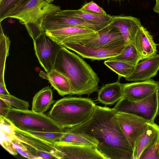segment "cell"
<instances>
[{
    "label": "cell",
    "instance_id": "1",
    "mask_svg": "<svg viewBox=\"0 0 159 159\" xmlns=\"http://www.w3.org/2000/svg\"><path fill=\"white\" fill-rule=\"evenodd\" d=\"M66 130L96 140L97 149L107 159H133V148L123 133L113 108L96 105L88 120Z\"/></svg>",
    "mask_w": 159,
    "mask_h": 159
},
{
    "label": "cell",
    "instance_id": "2",
    "mask_svg": "<svg viewBox=\"0 0 159 159\" xmlns=\"http://www.w3.org/2000/svg\"><path fill=\"white\" fill-rule=\"evenodd\" d=\"M69 80L71 94L90 95L98 90L99 79L89 64L63 46L59 51L54 68Z\"/></svg>",
    "mask_w": 159,
    "mask_h": 159
},
{
    "label": "cell",
    "instance_id": "3",
    "mask_svg": "<svg viewBox=\"0 0 159 159\" xmlns=\"http://www.w3.org/2000/svg\"><path fill=\"white\" fill-rule=\"evenodd\" d=\"M96 105L89 98L67 97L55 102L47 115L61 128H71L88 120Z\"/></svg>",
    "mask_w": 159,
    "mask_h": 159
},
{
    "label": "cell",
    "instance_id": "4",
    "mask_svg": "<svg viewBox=\"0 0 159 159\" xmlns=\"http://www.w3.org/2000/svg\"><path fill=\"white\" fill-rule=\"evenodd\" d=\"M61 10V7L44 0H30L13 12L8 18L18 20L26 28L33 40L45 33L42 23L48 14Z\"/></svg>",
    "mask_w": 159,
    "mask_h": 159
},
{
    "label": "cell",
    "instance_id": "5",
    "mask_svg": "<svg viewBox=\"0 0 159 159\" xmlns=\"http://www.w3.org/2000/svg\"><path fill=\"white\" fill-rule=\"evenodd\" d=\"M17 128L28 131L64 132L48 115L32 110H21L12 107L6 117Z\"/></svg>",
    "mask_w": 159,
    "mask_h": 159
},
{
    "label": "cell",
    "instance_id": "6",
    "mask_svg": "<svg viewBox=\"0 0 159 159\" xmlns=\"http://www.w3.org/2000/svg\"><path fill=\"white\" fill-rule=\"evenodd\" d=\"M65 43H74L99 49H109L125 45L124 39L120 31L110 24L98 32L66 39L61 45Z\"/></svg>",
    "mask_w": 159,
    "mask_h": 159
},
{
    "label": "cell",
    "instance_id": "7",
    "mask_svg": "<svg viewBox=\"0 0 159 159\" xmlns=\"http://www.w3.org/2000/svg\"><path fill=\"white\" fill-rule=\"evenodd\" d=\"M116 112L131 114L145 119L150 123L154 122L159 112V91L149 97L138 101L129 100L124 96L113 108Z\"/></svg>",
    "mask_w": 159,
    "mask_h": 159
},
{
    "label": "cell",
    "instance_id": "8",
    "mask_svg": "<svg viewBox=\"0 0 159 159\" xmlns=\"http://www.w3.org/2000/svg\"><path fill=\"white\" fill-rule=\"evenodd\" d=\"M15 132L16 138L25 146L34 159H63L55 144L45 141L16 126Z\"/></svg>",
    "mask_w": 159,
    "mask_h": 159
},
{
    "label": "cell",
    "instance_id": "9",
    "mask_svg": "<svg viewBox=\"0 0 159 159\" xmlns=\"http://www.w3.org/2000/svg\"><path fill=\"white\" fill-rule=\"evenodd\" d=\"M107 25L66 15L62 12L61 9L48 14L42 23L44 32L69 27L86 28L98 32Z\"/></svg>",
    "mask_w": 159,
    "mask_h": 159
},
{
    "label": "cell",
    "instance_id": "10",
    "mask_svg": "<svg viewBox=\"0 0 159 159\" xmlns=\"http://www.w3.org/2000/svg\"><path fill=\"white\" fill-rule=\"evenodd\" d=\"M34 50L39 61L46 73L54 68L57 56L63 45L45 33L33 40Z\"/></svg>",
    "mask_w": 159,
    "mask_h": 159
},
{
    "label": "cell",
    "instance_id": "11",
    "mask_svg": "<svg viewBox=\"0 0 159 159\" xmlns=\"http://www.w3.org/2000/svg\"><path fill=\"white\" fill-rule=\"evenodd\" d=\"M116 114L120 127L129 142L134 148L149 122L131 114L122 112H116Z\"/></svg>",
    "mask_w": 159,
    "mask_h": 159
},
{
    "label": "cell",
    "instance_id": "12",
    "mask_svg": "<svg viewBox=\"0 0 159 159\" xmlns=\"http://www.w3.org/2000/svg\"><path fill=\"white\" fill-rule=\"evenodd\" d=\"M62 45L83 58L93 61L107 59L115 57L122 51L125 46L122 45L109 49H99L74 43H65Z\"/></svg>",
    "mask_w": 159,
    "mask_h": 159
},
{
    "label": "cell",
    "instance_id": "13",
    "mask_svg": "<svg viewBox=\"0 0 159 159\" xmlns=\"http://www.w3.org/2000/svg\"><path fill=\"white\" fill-rule=\"evenodd\" d=\"M63 159H107L96 148L59 142L55 144Z\"/></svg>",
    "mask_w": 159,
    "mask_h": 159
},
{
    "label": "cell",
    "instance_id": "14",
    "mask_svg": "<svg viewBox=\"0 0 159 159\" xmlns=\"http://www.w3.org/2000/svg\"><path fill=\"white\" fill-rule=\"evenodd\" d=\"M124 96L132 101L140 100L159 91V82L151 79L124 84Z\"/></svg>",
    "mask_w": 159,
    "mask_h": 159
},
{
    "label": "cell",
    "instance_id": "15",
    "mask_svg": "<svg viewBox=\"0 0 159 159\" xmlns=\"http://www.w3.org/2000/svg\"><path fill=\"white\" fill-rule=\"evenodd\" d=\"M159 70V54L155 55L141 60L135 66L131 75L125 78L127 81H145L155 76Z\"/></svg>",
    "mask_w": 159,
    "mask_h": 159
},
{
    "label": "cell",
    "instance_id": "16",
    "mask_svg": "<svg viewBox=\"0 0 159 159\" xmlns=\"http://www.w3.org/2000/svg\"><path fill=\"white\" fill-rule=\"evenodd\" d=\"M110 24L119 30L125 41V45L134 42L136 35L142 26L137 18L131 16H113Z\"/></svg>",
    "mask_w": 159,
    "mask_h": 159
},
{
    "label": "cell",
    "instance_id": "17",
    "mask_svg": "<svg viewBox=\"0 0 159 159\" xmlns=\"http://www.w3.org/2000/svg\"><path fill=\"white\" fill-rule=\"evenodd\" d=\"M159 141V126L154 122H148L133 148V159H139L146 148Z\"/></svg>",
    "mask_w": 159,
    "mask_h": 159
},
{
    "label": "cell",
    "instance_id": "18",
    "mask_svg": "<svg viewBox=\"0 0 159 159\" xmlns=\"http://www.w3.org/2000/svg\"><path fill=\"white\" fill-rule=\"evenodd\" d=\"M134 43L138 52L140 60L157 53V45L152 36L142 26L134 38Z\"/></svg>",
    "mask_w": 159,
    "mask_h": 159
},
{
    "label": "cell",
    "instance_id": "19",
    "mask_svg": "<svg viewBox=\"0 0 159 159\" xmlns=\"http://www.w3.org/2000/svg\"><path fill=\"white\" fill-rule=\"evenodd\" d=\"M106 84L98 91L97 100L105 105H112L118 102L124 95V84L119 82Z\"/></svg>",
    "mask_w": 159,
    "mask_h": 159
},
{
    "label": "cell",
    "instance_id": "20",
    "mask_svg": "<svg viewBox=\"0 0 159 159\" xmlns=\"http://www.w3.org/2000/svg\"><path fill=\"white\" fill-rule=\"evenodd\" d=\"M39 75L48 80L60 95L64 96L71 94L70 85L68 80L64 75L55 69L52 70L47 73L41 71Z\"/></svg>",
    "mask_w": 159,
    "mask_h": 159
},
{
    "label": "cell",
    "instance_id": "21",
    "mask_svg": "<svg viewBox=\"0 0 159 159\" xmlns=\"http://www.w3.org/2000/svg\"><path fill=\"white\" fill-rule=\"evenodd\" d=\"M95 32H96L87 28L69 27L57 30L47 31L45 33L54 41L61 44L64 41L70 38Z\"/></svg>",
    "mask_w": 159,
    "mask_h": 159
},
{
    "label": "cell",
    "instance_id": "22",
    "mask_svg": "<svg viewBox=\"0 0 159 159\" xmlns=\"http://www.w3.org/2000/svg\"><path fill=\"white\" fill-rule=\"evenodd\" d=\"M55 102L52 90L50 87L48 86L42 88L34 97L32 110L38 113H44Z\"/></svg>",
    "mask_w": 159,
    "mask_h": 159
},
{
    "label": "cell",
    "instance_id": "23",
    "mask_svg": "<svg viewBox=\"0 0 159 159\" xmlns=\"http://www.w3.org/2000/svg\"><path fill=\"white\" fill-rule=\"evenodd\" d=\"M61 11L64 14L70 16L107 25L110 24L112 19V16L109 15L96 14L83 11L79 9L77 10H61Z\"/></svg>",
    "mask_w": 159,
    "mask_h": 159
},
{
    "label": "cell",
    "instance_id": "24",
    "mask_svg": "<svg viewBox=\"0 0 159 159\" xmlns=\"http://www.w3.org/2000/svg\"><path fill=\"white\" fill-rule=\"evenodd\" d=\"M60 142L77 145H86L97 148L98 142L86 135L65 130Z\"/></svg>",
    "mask_w": 159,
    "mask_h": 159
},
{
    "label": "cell",
    "instance_id": "25",
    "mask_svg": "<svg viewBox=\"0 0 159 159\" xmlns=\"http://www.w3.org/2000/svg\"><path fill=\"white\" fill-rule=\"evenodd\" d=\"M107 59L121 61L135 66L140 61L134 42L128 43L119 54Z\"/></svg>",
    "mask_w": 159,
    "mask_h": 159
},
{
    "label": "cell",
    "instance_id": "26",
    "mask_svg": "<svg viewBox=\"0 0 159 159\" xmlns=\"http://www.w3.org/2000/svg\"><path fill=\"white\" fill-rule=\"evenodd\" d=\"M104 64L110 69L118 75V78H125L129 76L134 70L135 66L118 60L107 59Z\"/></svg>",
    "mask_w": 159,
    "mask_h": 159
},
{
    "label": "cell",
    "instance_id": "27",
    "mask_svg": "<svg viewBox=\"0 0 159 159\" xmlns=\"http://www.w3.org/2000/svg\"><path fill=\"white\" fill-rule=\"evenodd\" d=\"M30 0H1L0 1V22L8 18L14 11Z\"/></svg>",
    "mask_w": 159,
    "mask_h": 159
},
{
    "label": "cell",
    "instance_id": "28",
    "mask_svg": "<svg viewBox=\"0 0 159 159\" xmlns=\"http://www.w3.org/2000/svg\"><path fill=\"white\" fill-rule=\"evenodd\" d=\"M0 139L11 141L15 137V126L7 118L0 115Z\"/></svg>",
    "mask_w": 159,
    "mask_h": 159
},
{
    "label": "cell",
    "instance_id": "29",
    "mask_svg": "<svg viewBox=\"0 0 159 159\" xmlns=\"http://www.w3.org/2000/svg\"><path fill=\"white\" fill-rule=\"evenodd\" d=\"M29 133L47 142L55 144L59 142L64 132H40L29 131Z\"/></svg>",
    "mask_w": 159,
    "mask_h": 159
},
{
    "label": "cell",
    "instance_id": "30",
    "mask_svg": "<svg viewBox=\"0 0 159 159\" xmlns=\"http://www.w3.org/2000/svg\"><path fill=\"white\" fill-rule=\"evenodd\" d=\"M0 98L11 106L19 110H29L30 105L27 101L17 98L10 94L7 95L0 94Z\"/></svg>",
    "mask_w": 159,
    "mask_h": 159
},
{
    "label": "cell",
    "instance_id": "31",
    "mask_svg": "<svg viewBox=\"0 0 159 159\" xmlns=\"http://www.w3.org/2000/svg\"><path fill=\"white\" fill-rule=\"evenodd\" d=\"M139 159H159V141L146 148Z\"/></svg>",
    "mask_w": 159,
    "mask_h": 159
},
{
    "label": "cell",
    "instance_id": "32",
    "mask_svg": "<svg viewBox=\"0 0 159 159\" xmlns=\"http://www.w3.org/2000/svg\"><path fill=\"white\" fill-rule=\"evenodd\" d=\"M79 9L96 14L100 15L107 14L106 12L102 8L93 1L86 3Z\"/></svg>",
    "mask_w": 159,
    "mask_h": 159
},
{
    "label": "cell",
    "instance_id": "33",
    "mask_svg": "<svg viewBox=\"0 0 159 159\" xmlns=\"http://www.w3.org/2000/svg\"><path fill=\"white\" fill-rule=\"evenodd\" d=\"M17 152L23 157L29 159H34V157L28 152L25 146L16 137V136L11 141Z\"/></svg>",
    "mask_w": 159,
    "mask_h": 159
},
{
    "label": "cell",
    "instance_id": "34",
    "mask_svg": "<svg viewBox=\"0 0 159 159\" xmlns=\"http://www.w3.org/2000/svg\"><path fill=\"white\" fill-rule=\"evenodd\" d=\"M0 144L2 147L11 154L15 156L18 153L11 141L0 139Z\"/></svg>",
    "mask_w": 159,
    "mask_h": 159
},
{
    "label": "cell",
    "instance_id": "35",
    "mask_svg": "<svg viewBox=\"0 0 159 159\" xmlns=\"http://www.w3.org/2000/svg\"><path fill=\"white\" fill-rule=\"evenodd\" d=\"M12 107V106L0 98V115L6 117Z\"/></svg>",
    "mask_w": 159,
    "mask_h": 159
},
{
    "label": "cell",
    "instance_id": "36",
    "mask_svg": "<svg viewBox=\"0 0 159 159\" xmlns=\"http://www.w3.org/2000/svg\"><path fill=\"white\" fill-rule=\"evenodd\" d=\"M0 94L5 95L10 94L6 89V85L1 83H0Z\"/></svg>",
    "mask_w": 159,
    "mask_h": 159
},
{
    "label": "cell",
    "instance_id": "37",
    "mask_svg": "<svg viewBox=\"0 0 159 159\" xmlns=\"http://www.w3.org/2000/svg\"><path fill=\"white\" fill-rule=\"evenodd\" d=\"M156 4L153 8L154 12L159 15V0H155Z\"/></svg>",
    "mask_w": 159,
    "mask_h": 159
},
{
    "label": "cell",
    "instance_id": "38",
    "mask_svg": "<svg viewBox=\"0 0 159 159\" xmlns=\"http://www.w3.org/2000/svg\"><path fill=\"white\" fill-rule=\"evenodd\" d=\"M46 2L49 4H52V2L55 0H44Z\"/></svg>",
    "mask_w": 159,
    "mask_h": 159
},
{
    "label": "cell",
    "instance_id": "39",
    "mask_svg": "<svg viewBox=\"0 0 159 159\" xmlns=\"http://www.w3.org/2000/svg\"><path fill=\"white\" fill-rule=\"evenodd\" d=\"M114 0V1H120V0Z\"/></svg>",
    "mask_w": 159,
    "mask_h": 159
},
{
    "label": "cell",
    "instance_id": "40",
    "mask_svg": "<svg viewBox=\"0 0 159 159\" xmlns=\"http://www.w3.org/2000/svg\"><path fill=\"white\" fill-rule=\"evenodd\" d=\"M1 0H0V1H1Z\"/></svg>",
    "mask_w": 159,
    "mask_h": 159
}]
</instances>
